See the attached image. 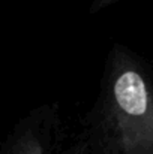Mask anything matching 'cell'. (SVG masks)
Returning a JSON list of instances; mask_svg holds the SVG:
<instances>
[{
    "label": "cell",
    "mask_w": 153,
    "mask_h": 154,
    "mask_svg": "<svg viewBox=\"0 0 153 154\" xmlns=\"http://www.w3.org/2000/svg\"><path fill=\"white\" fill-rule=\"evenodd\" d=\"M62 129L60 108L56 103L41 105L14 124L0 154H53Z\"/></svg>",
    "instance_id": "cell-2"
},
{
    "label": "cell",
    "mask_w": 153,
    "mask_h": 154,
    "mask_svg": "<svg viewBox=\"0 0 153 154\" xmlns=\"http://www.w3.org/2000/svg\"><path fill=\"white\" fill-rule=\"evenodd\" d=\"M60 154H95V153L89 148V145H87L83 139H80V141H77L75 144H72V145H69L68 148H65Z\"/></svg>",
    "instance_id": "cell-3"
},
{
    "label": "cell",
    "mask_w": 153,
    "mask_h": 154,
    "mask_svg": "<svg viewBox=\"0 0 153 154\" xmlns=\"http://www.w3.org/2000/svg\"><path fill=\"white\" fill-rule=\"evenodd\" d=\"M83 129L95 154H153V67L144 57L111 47Z\"/></svg>",
    "instance_id": "cell-1"
},
{
    "label": "cell",
    "mask_w": 153,
    "mask_h": 154,
    "mask_svg": "<svg viewBox=\"0 0 153 154\" xmlns=\"http://www.w3.org/2000/svg\"><path fill=\"white\" fill-rule=\"evenodd\" d=\"M117 0H93L92 2V6H90V14H96L102 9L111 6L113 3H116Z\"/></svg>",
    "instance_id": "cell-4"
}]
</instances>
